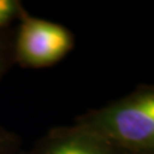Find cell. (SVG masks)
I'll return each instance as SVG.
<instances>
[{
  "mask_svg": "<svg viewBox=\"0 0 154 154\" xmlns=\"http://www.w3.org/2000/svg\"><path fill=\"white\" fill-rule=\"evenodd\" d=\"M73 126L128 153L154 151V87L130 94L78 116Z\"/></svg>",
  "mask_w": 154,
  "mask_h": 154,
  "instance_id": "6da1fadb",
  "label": "cell"
},
{
  "mask_svg": "<svg viewBox=\"0 0 154 154\" xmlns=\"http://www.w3.org/2000/svg\"><path fill=\"white\" fill-rule=\"evenodd\" d=\"M14 40V60L24 69H42L62 61L74 46L70 30L55 22L37 18L25 9L20 16Z\"/></svg>",
  "mask_w": 154,
  "mask_h": 154,
  "instance_id": "7a4b0ae2",
  "label": "cell"
},
{
  "mask_svg": "<svg viewBox=\"0 0 154 154\" xmlns=\"http://www.w3.org/2000/svg\"><path fill=\"white\" fill-rule=\"evenodd\" d=\"M22 154H134L118 149L75 126L53 128Z\"/></svg>",
  "mask_w": 154,
  "mask_h": 154,
  "instance_id": "3957f363",
  "label": "cell"
},
{
  "mask_svg": "<svg viewBox=\"0 0 154 154\" xmlns=\"http://www.w3.org/2000/svg\"><path fill=\"white\" fill-rule=\"evenodd\" d=\"M14 40L15 34H11L8 29L0 30V82L11 66L15 63Z\"/></svg>",
  "mask_w": 154,
  "mask_h": 154,
  "instance_id": "277c9868",
  "label": "cell"
},
{
  "mask_svg": "<svg viewBox=\"0 0 154 154\" xmlns=\"http://www.w3.org/2000/svg\"><path fill=\"white\" fill-rule=\"evenodd\" d=\"M23 9L18 0H0V30L8 29L15 20H20Z\"/></svg>",
  "mask_w": 154,
  "mask_h": 154,
  "instance_id": "5b68a950",
  "label": "cell"
},
{
  "mask_svg": "<svg viewBox=\"0 0 154 154\" xmlns=\"http://www.w3.org/2000/svg\"><path fill=\"white\" fill-rule=\"evenodd\" d=\"M22 142L16 134L0 125V154H22Z\"/></svg>",
  "mask_w": 154,
  "mask_h": 154,
  "instance_id": "8992f818",
  "label": "cell"
},
{
  "mask_svg": "<svg viewBox=\"0 0 154 154\" xmlns=\"http://www.w3.org/2000/svg\"><path fill=\"white\" fill-rule=\"evenodd\" d=\"M134 154H154V151H151V152H143V153H134Z\"/></svg>",
  "mask_w": 154,
  "mask_h": 154,
  "instance_id": "52a82bcc",
  "label": "cell"
}]
</instances>
